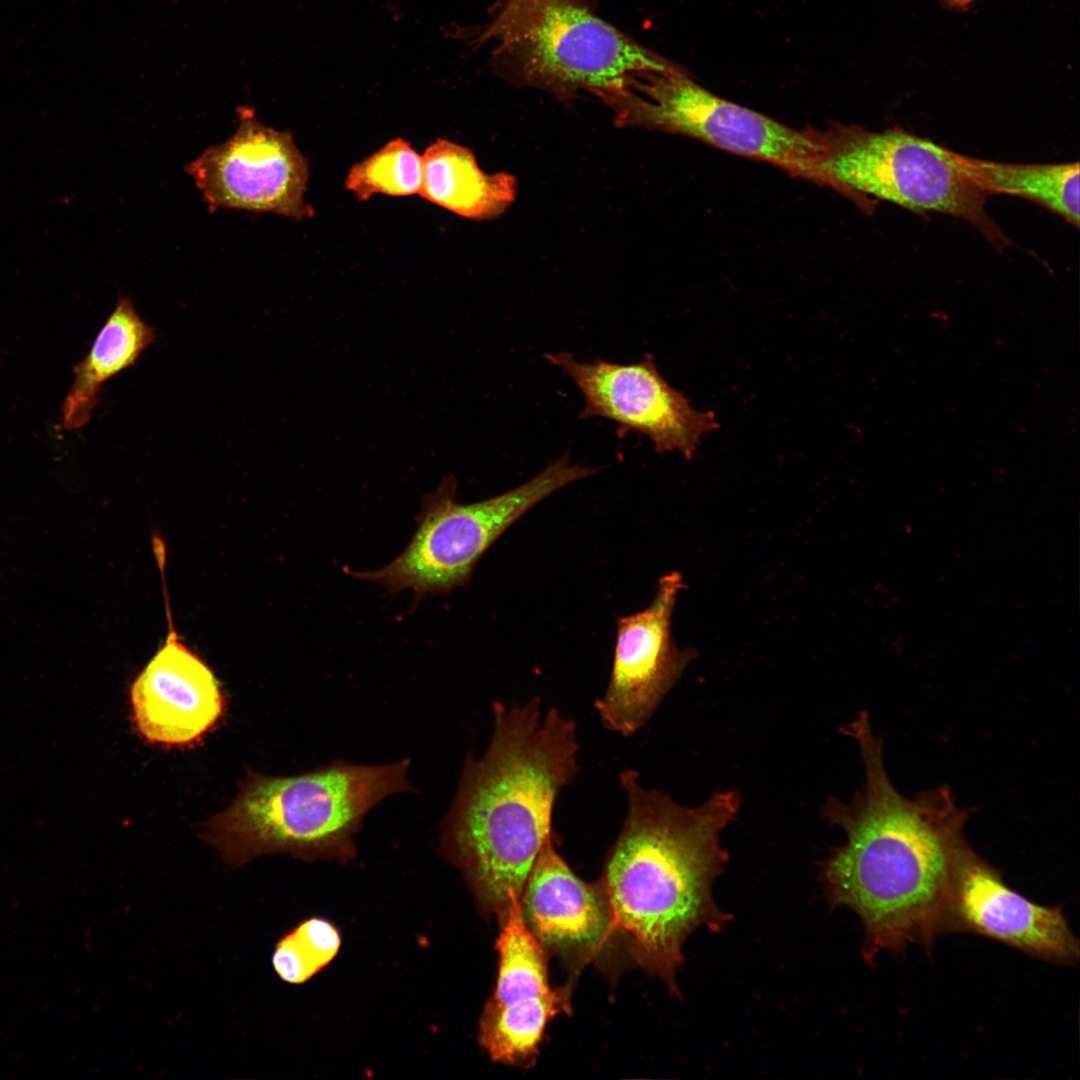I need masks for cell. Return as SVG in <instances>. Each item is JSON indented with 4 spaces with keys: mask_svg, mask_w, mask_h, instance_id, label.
<instances>
[{
    "mask_svg": "<svg viewBox=\"0 0 1080 1080\" xmlns=\"http://www.w3.org/2000/svg\"><path fill=\"white\" fill-rule=\"evenodd\" d=\"M520 908L543 948L582 963L600 954L616 931L601 882L577 877L556 851L552 834L529 873Z\"/></svg>",
    "mask_w": 1080,
    "mask_h": 1080,
    "instance_id": "9a60e30c",
    "label": "cell"
},
{
    "mask_svg": "<svg viewBox=\"0 0 1080 1080\" xmlns=\"http://www.w3.org/2000/svg\"><path fill=\"white\" fill-rule=\"evenodd\" d=\"M340 942L339 933L331 923L309 919L277 943L272 956L274 970L285 982L303 983L335 957Z\"/></svg>",
    "mask_w": 1080,
    "mask_h": 1080,
    "instance_id": "ffe728a7",
    "label": "cell"
},
{
    "mask_svg": "<svg viewBox=\"0 0 1080 1080\" xmlns=\"http://www.w3.org/2000/svg\"><path fill=\"white\" fill-rule=\"evenodd\" d=\"M950 928L989 937L1055 964L1079 960V941L1061 907L1039 905L1014 891L969 843L955 867Z\"/></svg>",
    "mask_w": 1080,
    "mask_h": 1080,
    "instance_id": "4fadbf2b",
    "label": "cell"
},
{
    "mask_svg": "<svg viewBox=\"0 0 1080 1080\" xmlns=\"http://www.w3.org/2000/svg\"><path fill=\"white\" fill-rule=\"evenodd\" d=\"M823 138L825 186L864 210L880 200L914 212L942 213L968 222L999 251L1009 244L961 154L900 128L875 132L838 124L823 131Z\"/></svg>",
    "mask_w": 1080,
    "mask_h": 1080,
    "instance_id": "8992f818",
    "label": "cell"
},
{
    "mask_svg": "<svg viewBox=\"0 0 1080 1080\" xmlns=\"http://www.w3.org/2000/svg\"><path fill=\"white\" fill-rule=\"evenodd\" d=\"M410 761H337L291 777L249 774L231 804L203 825L202 837L227 863L262 855L345 856L365 815L386 797L411 790Z\"/></svg>",
    "mask_w": 1080,
    "mask_h": 1080,
    "instance_id": "277c9868",
    "label": "cell"
},
{
    "mask_svg": "<svg viewBox=\"0 0 1080 1080\" xmlns=\"http://www.w3.org/2000/svg\"><path fill=\"white\" fill-rule=\"evenodd\" d=\"M422 185V156L401 138L387 142L366 159L354 164L345 186L359 201L375 194L410 196Z\"/></svg>",
    "mask_w": 1080,
    "mask_h": 1080,
    "instance_id": "d6986e66",
    "label": "cell"
},
{
    "mask_svg": "<svg viewBox=\"0 0 1080 1080\" xmlns=\"http://www.w3.org/2000/svg\"><path fill=\"white\" fill-rule=\"evenodd\" d=\"M941 1L948 8L955 9V10H966L976 0H941Z\"/></svg>",
    "mask_w": 1080,
    "mask_h": 1080,
    "instance_id": "7402d4cb",
    "label": "cell"
},
{
    "mask_svg": "<svg viewBox=\"0 0 1080 1080\" xmlns=\"http://www.w3.org/2000/svg\"><path fill=\"white\" fill-rule=\"evenodd\" d=\"M494 732L480 759H466L443 828V842L481 900L505 916L522 895L536 857L552 834L555 800L579 770L576 726L538 698L493 704Z\"/></svg>",
    "mask_w": 1080,
    "mask_h": 1080,
    "instance_id": "7a4b0ae2",
    "label": "cell"
},
{
    "mask_svg": "<svg viewBox=\"0 0 1080 1080\" xmlns=\"http://www.w3.org/2000/svg\"><path fill=\"white\" fill-rule=\"evenodd\" d=\"M860 748L865 785L848 805L829 800L825 815L847 835L824 865V886L833 904L861 918L868 958L880 949L926 947L950 929L954 872L968 843V813L946 786L914 798L901 795L883 762V746L867 712L846 728Z\"/></svg>",
    "mask_w": 1080,
    "mask_h": 1080,
    "instance_id": "6da1fadb",
    "label": "cell"
},
{
    "mask_svg": "<svg viewBox=\"0 0 1080 1080\" xmlns=\"http://www.w3.org/2000/svg\"><path fill=\"white\" fill-rule=\"evenodd\" d=\"M619 126H640L699 139L769 162L824 185L823 131L791 128L709 92L681 66L641 73L601 98Z\"/></svg>",
    "mask_w": 1080,
    "mask_h": 1080,
    "instance_id": "ba28073f",
    "label": "cell"
},
{
    "mask_svg": "<svg viewBox=\"0 0 1080 1080\" xmlns=\"http://www.w3.org/2000/svg\"><path fill=\"white\" fill-rule=\"evenodd\" d=\"M496 947L498 978L480 1020V1043L494 1061L529 1064L548 1021L568 1011V999L565 991L550 986L545 950L528 929L516 896L502 919Z\"/></svg>",
    "mask_w": 1080,
    "mask_h": 1080,
    "instance_id": "8fae6325",
    "label": "cell"
},
{
    "mask_svg": "<svg viewBox=\"0 0 1080 1080\" xmlns=\"http://www.w3.org/2000/svg\"><path fill=\"white\" fill-rule=\"evenodd\" d=\"M535 0H497L492 7V15L510 12Z\"/></svg>",
    "mask_w": 1080,
    "mask_h": 1080,
    "instance_id": "44dd1931",
    "label": "cell"
},
{
    "mask_svg": "<svg viewBox=\"0 0 1080 1080\" xmlns=\"http://www.w3.org/2000/svg\"><path fill=\"white\" fill-rule=\"evenodd\" d=\"M155 341V329L142 319L131 299L119 297L89 352L74 366V379L62 406L64 428L86 425L103 384L135 365Z\"/></svg>",
    "mask_w": 1080,
    "mask_h": 1080,
    "instance_id": "2e32d148",
    "label": "cell"
},
{
    "mask_svg": "<svg viewBox=\"0 0 1080 1080\" xmlns=\"http://www.w3.org/2000/svg\"><path fill=\"white\" fill-rule=\"evenodd\" d=\"M682 584L677 572L663 576L646 609L617 621L610 681L595 708L604 726L622 736L634 734L650 719L691 657L670 634Z\"/></svg>",
    "mask_w": 1080,
    "mask_h": 1080,
    "instance_id": "7c38bea8",
    "label": "cell"
},
{
    "mask_svg": "<svg viewBox=\"0 0 1080 1080\" xmlns=\"http://www.w3.org/2000/svg\"><path fill=\"white\" fill-rule=\"evenodd\" d=\"M598 471L573 464L563 455L524 484L467 504L457 501L455 480L444 479L424 497L406 548L383 568L351 575L391 593L409 589L418 597L448 594L470 581L482 555L523 514L555 491Z\"/></svg>",
    "mask_w": 1080,
    "mask_h": 1080,
    "instance_id": "52a82bcc",
    "label": "cell"
},
{
    "mask_svg": "<svg viewBox=\"0 0 1080 1080\" xmlns=\"http://www.w3.org/2000/svg\"><path fill=\"white\" fill-rule=\"evenodd\" d=\"M544 357L582 394L580 418H604L615 423L623 436L643 435L657 453L678 451L690 460L702 437L718 428L714 413L696 410L663 378L650 354L631 364L580 361L568 352Z\"/></svg>",
    "mask_w": 1080,
    "mask_h": 1080,
    "instance_id": "9c48e42d",
    "label": "cell"
},
{
    "mask_svg": "<svg viewBox=\"0 0 1080 1080\" xmlns=\"http://www.w3.org/2000/svg\"><path fill=\"white\" fill-rule=\"evenodd\" d=\"M454 32L469 45L494 43L490 64L504 80L561 100L581 91L600 98L673 63L604 21L584 0H535Z\"/></svg>",
    "mask_w": 1080,
    "mask_h": 1080,
    "instance_id": "5b68a950",
    "label": "cell"
},
{
    "mask_svg": "<svg viewBox=\"0 0 1080 1080\" xmlns=\"http://www.w3.org/2000/svg\"><path fill=\"white\" fill-rule=\"evenodd\" d=\"M236 132L186 166L210 209L270 212L296 220L313 216L305 201L308 162L292 135L238 112Z\"/></svg>",
    "mask_w": 1080,
    "mask_h": 1080,
    "instance_id": "30bf717a",
    "label": "cell"
},
{
    "mask_svg": "<svg viewBox=\"0 0 1080 1080\" xmlns=\"http://www.w3.org/2000/svg\"><path fill=\"white\" fill-rule=\"evenodd\" d=\"M168 633L130 687L132 721L149 743L195 744L219 721L225 696L210 667L180 639L165 593Z\"/></svg>",
    "mask_w": 1080,
    "mask_h": 1080,
    "instance_id": "5bb4252c",
    "label": "cell"
},
{
    "mask_svg": "<svg viewBox=\"0 0 1080 1080\" xmlns=\"http://www.w3.org/2000/svg\"><path fill=\"white\" fill-rule=\"evenodd\" d=\"M516 193L514 177L485 174L473 153L457 143L438 139L422 155L420 195L429 202L469 219L500 215Z\"/></svg>",
    "mask_w": 1080,
    "mask_h": 1080,
    "instance_id": "e0dca14e",
    "label": "cell"
},
{
    "mask_svg": "<svg viewBox=\"0 0 1080 1080\" xmlns=\"http://www.w3.org/2000/svg\"><path fill=\"white\" fill-rule=\"evenodd\" d=\"M628 812L610 848L600 880L616 931L636 960L669 983L682 962L681 948L700 925L720 928L712 883L727 853L720 833L740 799L721 792L697 807L677 804L663 791L644 788L634 770L620 774Z\"/></svg>",
    "mask_w": 1080,
    "mask_h": 1080,
    "instance_id": "3957f363",
    "label": "cell"
},
{
    "mask_svg": "<svg viewBox=\"0 0 1080 1080\" xmlns=\"http://www.w3.org/2000/svg\"><path fill=\"white\" fill-rule=\"evenodd\" d=\"M963 165L986 195L1007 194L1030 200L1079 226V164H1019L961 154Z\"/></svg>",
    "mask_w": 1080,
    "mask_h": 1080,
    "instance_id": "ac0fdd59",
    "label": "cell"
}]
</instances>
